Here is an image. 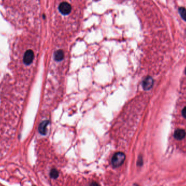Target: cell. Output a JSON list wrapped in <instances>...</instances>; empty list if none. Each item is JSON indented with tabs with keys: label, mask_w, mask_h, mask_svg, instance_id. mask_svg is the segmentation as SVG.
Returning <instances> with one entry per match:
<instances>
[{
	"label": "cell",
	"mask_w": 186,
	"mask_h": 186,
	"mask_svg": "<svg viewBox=\"0 0 186 186\" xmlns=\"http://www.w3.org/2000/svg\"><path fill=\"white\" fill-rule=\"evenodd\" d=\"M185 73H186V70H185Z\"/></svg>",
	"instance_id": "obj_11"
},
{
	"label": "cell",
	"mask_w": 186,
	"mask_h": 186,
	"mask_svg": "<svg viewBox=\"0 0 186 186\" xmlns=\"http://www.w3.org/2000/svg\"><path fill=\"white\" fill-rule=\"evenodd\" d=\"M153 84V79L151 77H148L143 81V87L144 90H149L152 87Z\"/></svg>",
	"instance_id": "obj_4"
},
{
	"label": "cell",
	"mask_w": 186,
	"mask_h": 186,
	"mask_svg": "<svg viewBox=\"0 0 186 186\" xmlns=\"http://www.w3.org/2000/svg\"><path fill=\"white\" fill-rule=\"evenodd\" d=\"M58 9L62 14L67 15L71 11V6L69 3L64 2L60 5Z\"/></svg>",
	"instance_id": "obj_2"
},
{
	"label": "cell",
	"mask_w": 186,
	"mask_h": 186,
	"mask_svg": "<svg viewBox=\"0 0 186 186\" xmlns=\"http://www.w3.org/2000/svg\"><path fill=\"white\" fill-rule=\"evenodd\" d=\"M182 115L186 119V107L183 108V109L182 110Z\"/></svg>",
	"instance_id": "obj_10"
},
{
	"label": "cell",
	"mask_w": 186,
	"mask_h": 186,
	"mask_svg": "<svg viewBox=\"0 0 186 186\" xmlns=\"http://www.w3.org/2000/svg\"><path fill=\"white\" fill-rule=\"evenodd\" d=\"M34 59V53L32 50H28L24 53V62L26 65H29L33 62Z\"/></svg>",
	"instance_id": "obj_3"
},
{
	"label": "cell",
	"mask_w": 186,
	"mask_h": 186,
	"mask_svg": "<svg viewBox=\"0 0 186 186\" xmlns=\"http://www.w3.org/2000/svg\"><path fill=\"white\" fill-rule=\"evenodd\" d=\"M50 122L48 121V120H46V121H42V122L39 125V128H38V130L39 133L42 134V135H45L46 133V128L48 126Z\"/></svg>",
	"instance_id": "obj_5"
},
{
	"label": "cell",
	"mask_w": 186,
	"mask_h": 186,
	"mask_svg": "<svg viewBox=\"0 0 186 186\" xmlns=\"http://www.w3.org/2000/svg\"><path fill=\"white\" fill-rule=\"evenodd\" d=\"M179 12L181 17L186 21V9L184 7H180L179 8Z\"/></svg>",
	"instance_id": "obj_8"
},
{
	"label": "cell",
	"mask_w": 186,
	"mask_h": 186,
	"mask_svg": "<svg viewBox=\"0 0 186 186\" xmlns=\"http://www.w3.org/2000/svg\"><path fill=\"white\" fill-rule=\"evenodd\" d=\"M126 156L123 152H116L112 158V164L114 168H118L121 166L125 161Z\"/></svg>",
	"instance_id": "obj_1"
},
{
	"label": "cell",
	"mask_w": 186,
	"mask_h": 186,
	"mask_svg": "<svg viewBox=\"0 0 186 186\" xmlns=\"http://www.w3.org/2000/svg\"><path fill=\"white\" fill-rule=\"evenodd\" d=\"M186 132L183 129H177L174 133V137L177 140H182L186 136Z\"/></svg>",
	"instance_id": "obj_6"
},
{
	"label": "cell",
	"mask_w": 186,
	"mask_h": 186,
	"mask_svg": "<svg viewBox=\"0 0 186 186\" xmlns=\"http://www.w3.org/2000/svg\"><path fill=\"white\" fill-rule=\"evenodd\" d=\"M64 54L63 50H58L56 51L54 54V60L57 61H60L64 59Z\"/></svg>",
	"instance_id": "obj_7"
},
{
	"label": "cell",
	"mask_w": 186,
	"mask_h": 186,
	"mask_svg": "<svg viewBox=\"0 0 186 186\" xmlns=\"http://www.w3.org/2000/svg\"><path fill=\"white\" fill-rule=\"evenodd\" d=\"M59 176V173L57 169H53L51 170L50 171V176L51 178L54 179H56Z\"/></svg>",
	"instance_id": "obj_9"
}]
</instances>
